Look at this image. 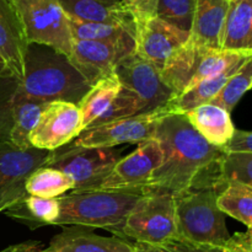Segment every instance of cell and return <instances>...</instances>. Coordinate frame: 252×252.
Listing matches in <instances>:
<instances>
[{
  "label": "cell",
  "mask_w": 252,
  "mask_h": 252,
  "mask_svg": "<svg viewBox=\"0 0 252 252\" xmlns=\"http://www.w3.org/2000/svg\"><path fill=\"white\" fill-rule=\"evenodd\" d=\"M164 159L143 191H161L179 197L193 189L204 171L221 157L219 148L209 144L185 115H166L154 135Z\"/></svg>",
  "instance_id": "obj_1"
},
{
  "label": "cell",
  "mask_w": 252,
  "mask_h": 252,
  "mask_svg": "<svg viewBox=\"0 0 252 252\" xmlns=\"http://www.w3.org/2000/svg\"><path fill=\"white\" fill-rule=\"evenodd\" d=\"M91 85L70 63L68 57L41 44H29L19 90L42 103L65 101L78 105Z\"/></svg>",
  "instance_id": "obj_2"
},
{
  "label": "cell",
  "mask_w": 252,
  "mask_h": 252,
  "mask_svg": "<svg viewBox=\"0 0 252 252\" xmlns=\"http://www.w3.org/2000/svg\"><path fill=\"white\" fill-rule=\"evenodd\" d=\"M143 189L71 191L58 197L59 214L53 225L100 228L118 236Z\"/></svg>",
  "instance_id": "obj_3"
},
{
  "label": "cell",
  "mask_w": 252,
  "mask_h": 252,
  "mask_svg": "<svg viewBox=\"0 0 252 252\" xmlns=\"http://www.w3.org/2000/svg\"><path fill=\"white\" fill-rule=\"evenodd\" d=\"M216 189H193L176 199L179 238L198 245L221 249L230 238L225 216L217 206Z\"/></svg>",
  "instance_id": "obj_4"
},
{
  "label": "cell",
  "mask_w": 252,
  "mask_h": 252,
  "mask_svg": "<svg viewBox=\"0 0 252 252\" xmlns=\"http://www.w3.org/2000/svg\"><path fill=\"white\" fill-rule=\"evenodd\" d=\"M118 238L158 245L179 238L176 199L161 191H145L126 218Z\"/></svg>",
  "instance_id": "obj_5"
},
{
  "label": "cell",
  "mask_w": 252,
  "mask_h": 252,
  "mask_svg": "<svg viewBox=\"0 0 252 252\" xmlns=\"http://www.w3.org/2000/svg\"><path fill=\"white\" fill-rule=\"evenodd\" d=\"M123 148H79L66 144L51 152L44 167L62 171L73 181L71 191H93L122 158Z\"/></svg>",
  "instance_id": "obj_6"
},
{
  "label": "cell",
  "mask_w": 252,
  "mask_h": 252,
  "mask_svg": "<svg viewBox=\"0 0 252 252\" xmlns=\"http://www.w3.org/2000/svg\"><path fill=\"white\" fill-rule=\"evenodd\" d=\"M14 5L29 44L51 47L70 56L73 37L69 20L58 0H10Z\"/></svg>",
  "instance_id": "obj_7"
},
{
  "label": "cell",
  "mask_w": 252,
  "mask_h": 252,
  "mask_svg": "<svg viewBox=\"0 0 252 252\" xmlns=\"http://www.w3.org/2000/svg\"><path fill=\"white\" fill-rule=\"evenodd\" d=\"M169 113L164 107L85 129L69 144L79 148H116L154 138L160 120Z\"/></svg>",
  "instance_id": "obj_8"
},
{
  "label": "cell",
  "mask_w": 252,
  "mask_h": 252,
  "mask_svg": "<svg viewBox=\"0 0 252 252\" xmlns=\"http://www.w3.org/2000/svg\"><path fill=\"white\" fill-rule=\"evenodd\" d=\"M51 152L36 148L20 149L10 142L0 143V213L27 196L26 180L39 167H43Z\"/></svg>",
  "instance_id": "obj_9"
},
{
  "label": "cell",
  "mask_w": 252,
  "mask_h": 252,
  "mask_svg": "<svg viewBox=\"0 0 252 252\" xmlns=\"http://www.w3.org/2000/svg\"><path fill=\"white\" fill-rule=\"evenodd\" d=\"M81 132L83 125L78 105L53 101L46 103L29 139L32 148L54 152L73 142Z\"/></svg>",
  "instance_id": "obj_10"
},
{
  "label": "cell",
  "mask_w": 252,
  "mask_h": 252,
  "mask_svg": "<svg viewBox=\"0 0 252 252\" xmlns=\"http://www.w3.org/2000/svg\"><path fill=\"white\" fill-rule=\"evenodd\" d=\"M123 88L128 89L144 103V113L164 107L172 97L171 89L164 83L160 70L135 53L126 57L115 69Z\"/></svg>",
  "instance_id": "obj_11"
},
{
  "label": "cell",
  "mask_w": 252,
  "mask_h": 252,
  "mask_svg": "<svg viewBox=\"0 0 252 252\" xmlns=\"http://www.w3.org/2000/svg\"><path fill=\"white\" fill-rule=\"evenodd\" d=\"M164 159L159 140L152 138L138 144L137 149L127 157H122L112 171L96 189L121 191L143 189L152 175Z\"/></svg>",
  "instance_id": "obj_12"
},
{
  "label": "cell",
  "mask_w": 252,
  "mask_h": 252,
  "mask_svg": "<svg viewBox=\"0 0 252 252\" xmlns=\"http://www.w3.org/2000/svg\"><path fill=\"white\" fill-rule=\"evenodd\" d=\"M135 52V41L98 42L73 39L68 57L76 70L91 86L115 73L117 64Z\"/></svg>",
  "instance_id": "obj_13"
},
{
  "label": "cell",
  "mask_w": 252,
  "mask_h": 252,
  "mask_svg": "<svg viewBox=\"0 0 252 252\" xmlns=\"http://www.w3.org/2000/svg\"><path fill=\"white\" fill-rule=\"evenodd\" d=\"M189 32L182 31L157 16L135 21V52L137 56L161 69L176 49L186 43Z\"/></svg>",
  "instance_id": "obj_14"
},
{
  "label": "cell",
  "mask_w": 252,
  "mask_h": 252,
  "mask_svg": "<svg viewBox=\"0 0 252 252\" xmlns=\"http://www.w3.org/2000/svg\"><path fill=\"white\" fill-rule=\"evenodd\" d=\"M134 243L118 236H100L81 226H64L42 252H133Z\"/></svg>",
  "instance_id": "obj_15"
},
{
  "label": "cell",
  "mask_w": 252,
  "mask_h": 252,
  "mask_svg": "<svg viewBox=\"0 0 252 252\" xmlns=\"http://www.w3.org/2000/svg\"><path fill=\"white\" fill-rule=\"evenodd\" d=\"M29 42L21 20L10 0H0V56L16 78L24 74V59Z\"/></svg>",
  "instance_id": "obj_16"
},
{
  "label": "cell",
  "mask_w": 252,
  "mask_h": 252,
  "mask_svg": "<svg viewBox=\"0 0 252 252\" xmlns=\"http://www.w3.org/2000/svg\"><path fill=\"white\" fill-rule=\"evenodd\" d=\"M69 20L135 27V20L122 0H58Z\"/></svg>",
  "instance_id": "obj_17"
},
{
  "label": "cell",
  "mask_w": 252,
  "mask_h": 252,
  "mask_svg": "<svg viewBox=\"0 0 252 252\" xmlns=\"http://www.w3.org/2000/svg\"><path fill=\"white\" fill-rule=\"evenodd\" d=\"M207 49L208 47L189 38L186 43L182 44L167 58L160 69L162 80L171 89L175 97L189 88Z\"/></svg>",
  "instance_id": "obj_18"
},
{
  "label": "cell",
  "mask_w": 252,
  "mask_h": 252,
  "mask_svg": "<svg viewBox=\"0 0 252 252\" xmlns=\"http://www.w3.org/2000/svg\"><path fill=\"white\" fill-rule=\"evenodd\" d=\"M219 48L252 53V0H234L221 27Z\"/></svg>",
  "instance_id": "obj_19"
},
{
  "label": "cell",
  "mask_w": 252,
  "mask_h": 252,
  "mask_svg": "<svg viewBox=\"0 0 252 252\" xmlns=\"http://www.w3.org/2000/svg\"><path fill=\"white\" fill-rule=\"evenodd\" d=\"M185 116L209 144L219 149L228 143L235 130L230 113L212 102L198 106Z\"/></svg>",
  "instance_id": "obj_20"
},
{
  "label": "cell",
  "mask_w": 252,
  "mask_h": 252,
  "mask_svg": "<svg viewBox=\"0 0 252 252\" xmlns=\"http://www.w3.org/2000/svg\"><path fill=\"white\" fill-rule=\"evenodd\" d=\"M228 0H196L189 38L208 48H219Z\"/></svg>",
  "instance_id": "obj_21"
},
{
  "label": "cell",
  "mask_w": 252,
  "mask_h": 252,
  "mask_svg": "<svg viewBox=\"0 0 252 252\" xmlns=\"http://www.w3.org/2000/svg\"><path fill=\"white\" fill-rule=\"evenodd\" d=\"M121 89L122 85L115 73L105 76L91 86L90 90L78 103L81 113L83 130L90 129L97 125L98 120L115 102Z\"/></svg>",
  "instance_id": "obj_22"
},
{
  "label": "cell",
  "mask_w": 252,
  "mask_h": 252,
  "mask_svg": "<svg viewBox=\"0 0 252 252\" xmlns=\"http://www.w3.org/2000/svg\"><path fill=\"white\" fill-rule=\"evenodd\" d=\"M239 66H234V68L229 69V70L224 71L219 75L206 79V80L192 86L185 93L180 94L176 97H172L164 106L165 111L169 115H185V113L198 107V106L211 102L218 95V93L223 88L229 76L235 73Z\"/></svg>",
  "instance_id": "obj_23"
},
{
  "label": "cell",
  "mask_w": 252,
  "mask_h": 252,
  "mask_svg": "<svg viewBox=\"0 0 252 252\" xmlns=\"http://www.w3.org/2000/svg\"><path fill=\"white\" fill-rule=\"evenodd\" d=\"M4 213L33 230L42 226L53 225L58 218L59 204L57 198H41L27 194Z\"/></svg>",
  "instance_id": "obj_24"
},
{
  "label": "cell",
  "mask_w": 252,
  "mask_h": 252,
  "mask_svg": "<svg viewBox=\"0 0 252 252\" xmlns=\"http://www.w3.org/2000/svg\"><path fill=\"white\" fill-rule=\"evenodd\" d=\"M46 103L26 97L17 88L12 112V128L10 133L11 144L20 149L32 148L30 144V134L36 126Z\"/></svg>",
  "instance_id": "obj_25"
},
{
  "label": "cell",
  "mask_w": 252,
  "mask_h": 252,
  "mask_svg": "<svg viewBox=\"0 0 252 252\" xmlns=\"http://www.w3.org/2000/svg\"><path fill=\"white\" fill-rule=\"evenodd\" d=\"M217 206L224 216L241 221L246 228L252 226V186L230 184L217 197Z\"/></svg>",
  "instance_id": "obj_26"
},
{
  "label": "cell",
  "mask_w": 252,
  "mask_h": 252,
  "mask_svg": "<svg viewBox=\"0 0 252 252\" xmlns=\"http://www.w3.org/2000/svg\"><path fill=\"white\" fill-rule=\"evenodd\" d=\"M26 193L41 198H58L73 189V181L62 171L52 167H39L26 180Z\"/></svg>",
  "instance_id": "obj_27"
},
{
  "label": "cell",
  "mask_w": 252,
  "mask_h": 252,
  "mask_svg": "<svg viewBox=\"0 0 252 252\" xmlns=\"http://www.w3.org/2000/svg\"><path fill=\"white\" fill-rule=\"evenodd\" d=\"M69 20V19H68ZM73 39L98 42H123L135 41V27L123 26L117 24H94L69 20Z\"/></svg>",
  "instance_id": "obj_28"
},
{
  "label": "cell",
  "mask_w": 252,
  "mask_h": 252,
  "mask_svg": "<svg viewBox=\"0 0 252 252\" xmlns=\"http://www.w3.org/2000/svg\"><path fill=\"white\" fill-rule=\"evenodd\" d=\"M252 85V58L244 62L238 70L229 76L218 95L211 101L214 105L224 108L230 113L239 101L251 89Z\"/></svg>",
  "instance_id": "obj_29"
},
{
  "label": "cell",
  "mask_w": 252,
  "mask_h": 252,
  "mask_svg": "<svg viewBox=\"0 0 252 252\" xmlns=\"http://www.w3.org/2000/svg\"><path fill=\"white\" fill-rule=\"evenodd\" d=\"M219 182L221 187L230 184L252 186V153L221 154L218 160Z\"/></svg>",
  "instance_id": "obj_30"
},
{
  "label": "cell",
  "mask_w": 252,
  "mask_h": 252,
  "mask_svg": "<svg viewBox=\"0 0 252 252\" xmlns=\"http://www.w3.org/2000/svg\"><path fill=\"white\" fill-rule=\"evenodd\" d=\"M196 0H157L155 16L162 21L189 32L193 21Z\"/></svg>",
  "instance_id": "obj_31"
},
{
  "label": "cell",
  "mask_w": 252,
  "mask_h": 252,
  "mask_svg": "<svg viewBox=\"0 0 252 252\" xmlns=\"http://www.w3.org/2000/svg\"><path fill=\"white\" fill-rule=\"evenodd\" d=\"M20 79L11 71L0 78V143L9 142L12 128L14 102Z\"/></svg>",
  "instance_id": "obj_32"
},
{
  "label": "cell",
  "mask_w": 252,
  "mask_h": 252,
  "mask_svg": "<svg viewBox=\"0 0 252 252\" xmlns=\"http://www.w3.org/2000/svg\"><path fill=\"white\" fill-rule=\"evenodd\" d=\"M133 252H221V249L212 248V246L198 245L185 239L176 238L166 243L158 245H147V244L134 243Z\"/></svg>",
  "instance_id": "obj_33"
},
{
  "label": "cell",
  "mask_w": 252,
  "mask_h": 252,
  "mask_svg": "<svg viewBox=\"0 0 252 252\" xmlns=\"http://www.w3.org/2000/svg\"><path fill=\"white\" fill-rule=\"evenodd\" d=\"M224 154H240V153H252V133L249 130H234L233 135L223 148Z\"/></svg>",
  "instance_id": "obj_34"
},
{
  "label": "cell",
  "mask_w": 252,
  "mask_h": 252,
  "mask_svg": "<svg viewBox=\"0 0 252 252\" xmlns=\"http://www.w3.org/2000/svg\"><path fill=\"white\" fill-rule=\"evenodd\" d=\"M221 252H252V231L248 229L245 233H235L230 235Z\"/></svg>",
  "instance_id": "obj_35"
},
{
  "label": "cell",
  "mask_w": 252,
  "mask_h": 252,
  "mask_svg": "<svg viewBox=\"0 0 252 252\" xmlns=\"http://www.w3.org/2000/svg\"><path fill=\"white\" fill-rule=\"evenodd\" d=\"M36 245H38V244L37 243H24V244H19V245L9 246V248L4 249V250H1L0 252H30Z\"/></svg>",
  "instance_id": "obj_36"
},
{
  "label": "cell",
  "mask_w": 252,
  "mask_h": 252,
  "mask_svg": "<svg viewBox=\"0 0 252 252\" xmlns=\"http://www.w3.org/2000/svg\"><path fill=\"white\" fill-rule=\"evenodd\" d=\"M155 6H157V0H147L148 16H155Z\"/></svg>",
  "instance_id": "obj_37"
},
{
  "label": "cell",
  "mask_w": 252,
  "mask_h": 252,
  "mask_svg": "<svg viewBox=\"0 0 252 252\" xmlns=\"http://www.w3.org/2000/svg\"><path fill=\"white\" fill-rule=\"evenodd\" d=\"M7 71H9V68H7L4 59L1 58V56H0V78H1L5 73H7Z\"/></svg>",
  "instance_id": "obj_38"
},
{
  "label": "cell",
  "mask_w": 252,
  "mask_h": 252,
  "mask_svg": "<svg viewBox=\"0 0 252 252\" xmlns=\"http://www.w3.org/2000/svg\"><path fill=\"white\" fill-rule=\"evenodd\" d=\"M30 252H42V249L39 248V244H38V245H36V246H34V248L32 249V250L30 251Z\"/></svg>",
  "instance_id": "obj_39"
},
{
  "label": "cell",
  "mask_w": 252,
  "mask_h": 252,
  "mask_svg": "<svg viewBox=\"0 0 252 252\" xmlns=\"http://www.w3.org/2000/svg\"><path fill=\"white\" fill-rule=\"evenodd\" d=\"M228 1H229V2H230V1H234V0H228Z\"/></svg>",
  "instance_id": "obj_40"
}]
</instances>
